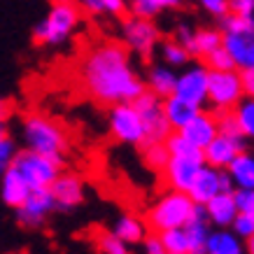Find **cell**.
I'll list each match as a JSON object with an SVG mask.
<instances>
[{
	"instance_id": "1",
	"label": "cell",
	"mask_w": 254,
	"mask_h": 254,
	"mask_svg": "<svg viewBox=\"0 0 254 254\" xmlns=\"http://www.w3.org/2000/svg\"><path fill=\"white\" fill-rule=\"evenodd\" d=\"M77 77L89 98L110 108L133 103L145 91L140 70L133 65L126 47L117 40H103L89 47L79 61Z\"/></svg>"
},
{
	"instance_id": "2",
	"label": "cell",
	"mask_w": 254,
	"mask_h": 254,
	"mask_svg": "<svg viewBox=\"0 0 254 254\" xmlns=\"http://www.w3.org/2000/svg\"><path fill=\"white\" fill-rule=\"evenodd\" d=\"M19 138L23 149L35 154L49 156L54 161L63 163L70 152V133L59 119L45 115V112H28L19 124Z\"/></svg>"
},
{
	"instance_id": "3",
	"label": "cell",
	"mask_w": 254,
	"mask_h": 254,
	"mask_svg": "<svg viewBox=\"0 0 254 254\" xmlns=\"http://www.w3.org/2000/svg\"><path fill=\"white\" fill-rule=\"evenodd\" d=\"M198 208L200 205H196L185 191L166 189L149 203V208L145 212V224L149 233L159 236V233L170 231V229H182L185 224L193 219Z\"/></svg>"
},
{
	"instance_id": "4",
	"label": "cell",
	"mask_w": 254,
	"mask_h": 254,
	"mask_svg": "<svg viewBox=\"0 0 254 254\" xmlns=\"http://www.w3.org/2000/svg\"><path fill=\"white\" fill-rule=\"evenodd\" d=\"M82 23V9L75 0H54L47 9L45 19L35 26L33 38L38 45L45 47H63Z\"/></svg>"
},
{
	"instance_id": "5",
	"label": "cell",
	"mask_w": 254,
	"mask_h": 254,
	"mask_svg": "<svg viewBox=\"0 0 254 254\" xmlns=\"http://www.w3.org/2000/svg\"><path fill=\"white\" fill-rule=\"evenodd\" d=\"M9 166L23 177V182L28 185L31 191H35V189H49L63 168V163L54 161L49 156L28 152V149H19Z\"/></svg>"
},
{
	"instance_id": "6",
	"label": "cell",
	"mask_w": 254,
	"mask_h": 254,
	"mask_svg": "<svg viewBox=\"0 0 254 254\" xmlns=\"http://www.w3.org/2000/svg\"><path fill=\"white\" fill-rule=\"evenodd\" d=\"M133 108H135L140 122H142V133H145V142H142V147L161 145L163 140L173 133L170 131V126H168V122H166V117H163L161 98H156L154 93L142 91L138 98L133 100Z\"/></svg>"
},
{
	"instance_id": "7",
	"label": "cell",
	"mask_w": 254,
	"mask_h": 254,
	"mask_svg": "<svg viewBox=\"0 0 254 254\" xmlns=\"http://www.w3.org/2000/svg\"><path fill=\"white\" fill-rule=\"evenodd\" d=\"M243 98H247L240 84L238 70L229 72H210L208 70V103L217 112H231Z\"/></svg>"
},
{
	"instance_id": "8",
	"label": "cell",
	"mask_w": 254,
	"mask_h": 254,
	"mask_svg": "<svg viewBox=\"0 0 254 254\" xmlns=\"http://www.w3.org/2000/svg\"><path fill=\"white\" fill-rule=\"evenodd\" d=\"M161 42V31L154 23V19H140V16H128L122 23V45L126 47L128 54H138L142 59L152 56L156 45Z\"/></svg>"
},
{
	"instance_id": "9",
	"label": "cell",
	"mask_w": 254,
	"mask_h": 254,
	"mask_svg": "<svg viewBox=\"0 0 254 254\" xmlns=\"http://www.w3.org/2000/svg\"><path fill=\"white\" fill-rule=\"evenodd\" d=\"M108 131H110V135H112L117 142H122V145L142 147V142H145L142 122H140L133 103H119V105H112V108H110Z\"/></svg>"
},
{
	"instance_id": "10",
	"label": "cell",
	"mask_w": 254,
	"mask_h": 254,
	"mask_svg": "<svg viewBox=\"0 0 254 254\" xmlns=\"http://www.w3.org/2000/svg\"><path fill=\"white\" fill-rule=\"evenodd\" d=\"M233 191V185L229 175H226V170H219V168H212V166H200V170L196 173L193 177L191 187L187 189V196L196 203V205H205L208 200H212L215 196L219 193H229Z\"/></svg>"
},
{
	"instance_id": "11",
	"label": "cell",
	"mask_w": 254,
	"mask_h": 254,
	"mask_svg": "<svg viewBox=\"0 0 254 254\" xmlns=\"http://www.w3.org/2000/svg\"><path fill=\"white\" fill-rule=\"evenodd\" d=\"M173 96L189 100L198 108H205V103H208V68L203 63H189L185 68H180Z\"/></svg>"
},
{
	"instance_id": "12",
	"label": "cell",
	"mask_w": 254,
	"mask_h": 254,
	"mask_svg": "<svg viewBox=\"0 0 254 254\" xmlns=\"http://www.w3.org/2000/svg\"><path fill=\"white\" fill-rule=\"evenodd\" d=\"M49 193H52V200H54L56 210L72 212V210H77L86 198L84 177L77 175V173H65V170H61L59 177H56L54 182H52V187H49Z\"/></svg>"
},
{
	"instance_id": "13",
	"label": "cell",
	"mask_w": 254,
	"mask_h": 254,
	"mask_svg": "<svg viewBox=\"0 0 254 254\" xmlns=\"http://www.w3.org/2000/svg\"><path fill=\"white\" fill-rule=\"evenodd\" d=\"M14 212H16V222L21 224L23 229H42L49 222V217L56 212V208L49 189H35V191L26 196V200Z\"/></svg>"
},
{
	"instance_id": "14",
	"label": "cell",
	"mask_w": 254,
	"mask_h": 254,
	"mask_svg": "<svg viewBox=\"0 0 254 254\" xmlns=\"http://www.w3.org/2000/svg\"><path fill=\"white\" fill-rule=\"evenodd\" d=\"M245 138L243 135H231V133H217L210 140V145L203 149V163L212 166V168L226 170V166L240 154L245 152Z\"/></svg>"
},
{
	"instance_id": "15",
	"label": "cell",
	"mask_w": 254,
	"mask_h": 254,
	"mask_svg": "<svg viewBox=\"0 0 254 254\" xmlns=\"http://www.w3.org/2000/svg\"><path fill=\"white\" fill-rule=\"evenodd\" d=\"M203 166V154H196V156H168L166 166L161 168L163 173V180L168 189L173 191H185L191 187L193 177L196 173L200 170Z\"/></svg>"
},
{
	"instance_id": "16",
	"label": "cell",
	"mask_w": 254,
	"mask_h": 254,
	"mask_svg": "<svg viewBox=\"0 0 254 254\" xmlns=\"http://www.w3.org/2000/svg\"><path fill=\"white\" fill-rule=\"evenodd\" d=\"M222 49L229 54L236 70L254 68V35L252 33H222Z\"/></svg>"
},
{
	"instance_id": "17",
	"label": "cell",
	"mask_w": 254,
	"mask_h": 254,
	"mask_svg": "<svg viewBox=\"0 0 254 254\" xmlns=\"http://www.w3.org/2000/svg\"><path fill=\"white\" fill-rule=\"evenodd\" d=\"M175 133H180V135H182L189 145H193L196 149H200V152H203V149L210 145V140L219 133V131H217V117H215V112H205V110H200L198 115L193 117V119L187 124L182 131H175Z\"/></svg>"
},
{
	"instance_id": "18",
	"label": "cell",
	"mask_w": 254,
	"mask_h": 254,
	"mask_svg": "<svg viewBox=\"0 0 254 254\" xmlns=\"http://www.w3.org/2000/svg\"><path fill=\"white\" fill-rule=\"evenodd\" d=\"M110 233H112L119 243L133 247V245H140V243L149 236V229H147V224H145V217L135 215V212H124V215H119L115 219Z\"/></svg>"
},
{
	"instance_id": "19",
	"label": "cell",
	"mask_w": 254,
	"mask_h": 254,
	"mask_svg": "<svg viewBox=\"0 0 254 254\" xmlns=\"http://www.w3.org/2000/svg\"><path fill=\"white\" fill-rule=\"evenodd\" d=\"M200 254H247V243L231 229H210Z\"/></svg>"
},
{
	"instance_id": "20",
	"label": "cell",
	"mask_w": 254,
	"mask_h": 254,
	"mask_svg": "<svg viewBox=\"0 0 254 254\" xmlns=\"http://www.w3.org/2000/svg\"><path fill=\"white\" fill-rule=\"evenodd\" d=\"M161 105H163V117H166V122H168L170 131H182L187 124L191 122L193 117L203 110V108H198V105L189 103V100L177 98V96H168V98H163Z\"/></svg>"
},
{
	"instance_id": "21",
	"label": "cell",
	"mask_w": 254,
	"mask_h": 254,
	"mask_svg": "<svg viewBox=\"0 0 254 254\" xmlns=\"http://www.w3.org/2000/svg\"><path fill=\"white\" fill-rule=\"evenodd\" d=\"M203 215H205L210 226H215V229H229L233 222V217L238 215V210L233 205L231 191L219 193V196H215L212 200H208V203L203 205Z\"/></svg>"
},
{
	"instance_id": "22",
	"label": "cell",
	"mask_w": 254,
	"mask_h": 254,
	"mask_svg": "<svg viewBox=\"0 0 254 254\" xmlns=\"http://www.w3.org/2000/svg\"><path fill=\"white\" fill-rule=\"evenodd\" d=\"M31 193V189H28V185L23 182V177L16 173L12 166H9L2 175H0V198H2V203L5 205H9V208H19L23 200H26V196Z\"/></svg>"
},
{
	"instance_id": "23",
	"label": "cell",
	"mask_w": 254,
	"mask_h": 254,
	"mask_svg": "<svg viewBox=\"0 0 254 254\" xmlns=\"http://www.w3.org/2000/svg\"><path fill=\"white\" fill-rule=\"evenodd\" d=\"M175 77H177V72L173 68L163 65V63H156V65L149 68L147 79H142L145 82V91L154 93L156 98H161V100L168 98L175 91Z\"/></svg>"
},
{
	"instance_id": "24",
	"label": "cell",
	"mask_w": 254,
	"mask_h": 254,
	"mask_svg": "<svg viewBox=\"0 0 254 254\" xmlns=\"http://www.w3.org/2000/svg\"><path fill=\"white\" fill-rule=\"evenodd\" d=\"M226 175L231 180L233 189H254V156L250 152H240L229 166Z\"/></svg>"
},
{
	"instance_id": "25",
	"label": "cell",
	"mask_w": 254,
	"mask_h": 254,
	"mask_svg": "<svg viewBox=\"0 0 254 254\" xmlns=\"http://www.w3.org/2000/svg\"><path fill=\"white\" fill-rule=\"evenodd\" d=\"M222 47V31L219 28H193L191 35V47H189V54L205 59L208 54H212L215 49Z\"/></svg>"
},
{
	"instance_id": "26",
	"label": "cell",
	"mask_w": 254,
	"mask_h": 254,
	"mask_svg": "<svg viewBox=\"0 0 254 254\" xmlns=\"http://www.w3.org/2000/svg\"><path fill=\"white\" fill-rule=\"evenodd\" d=\"M185 5V0H128L133 16L140 19H154L161 12H170V9H180Z\"/></svg>"
},
{
	"instance_id": "27",
	"label": "cell",
	"mask_w": 254,
	"mask_h": 254,
	"mask_svg": "<svg viewBox=\"0 0 254 254\" xmlns=\"http://www.w3.org/2000/svg\"><path fill=\"white\" fill-rule=\"evenodd\" d=\"M231 117H233V124H236V128H238V133L243 135V138H252L254 135V100L252 96H247V98H243L236 105V108L231 110Z\"/></svg>"
},
{
	"instance_id": "28",
	"label": "cell",
	"mask_w": 254,
	"mask_h": 254,
	"mask_svg": "<svg viewBox=\"0 0 254 254\" xmlns=\"http://www.w3.org/2000/svg\"><path fill=\"white\" fill-rule=\"evenodd\" d=\"M189 61H191V54H189L182 45H177L175 40L161 42V63L163 65H168V68H173V70H180V68H185V65H189Z\"/></svg>"
},
{
	"instance_id": "29",
	"label": "cell",
	"mask_w": 254,
	"mask_h": 254,
	"mask_svg": "<svg viewBox=\"0 0 254 254\" xmlns=\"http://www.w3.org/2000/svg\"><path fill=\"white\" fill-rule=\"evenodd\" d=\"M159 240H161L163 250L168 254H193L185 226H182V229H170V231L159 233Z\"/></svg>"
},
{
	"instance_id": "30",
	"label": "cell",
	"mask_w": 254,
	"mask_h": 254,
	"mask_svg": "<svg viewBox=\"0 0 254 254\" xmlns=\"http://www.w3.org/2000/svg\"><path fill=\"white\" fill-rule=\"evenodd\" d=\"M16 152H19V149H16L14 135L9 133L7 124H0V175L9 168V163H12Z\"/></svg>"
},
{
	"instance_id": "31",
	"label": "cell",
	"mask_w": 254,
	"mask_h": 254,
	"mask_svg": "<svg viewBox=\"0 0 254 254\" xmlns=\"http://www.w3.org/2000/svg\"><path fill=\"white\" fill-rule=\"evenodd\" d=\"M203 65L210 70V72H229V70H236V65H233V61L229 59V54L224 52L222 47L219 49H215L212 54H208L205 59H203Z\"/></svg>"
},
{
	"instance_id": "32",
	"label": "cell",
	"mask_w": 254,
	"mask_h": 254,
	"mask_svg": "<svg viewBox=\"0 0 254 254\" xmlns=\"http://www.w3.org/2000/svg\"><path fill=\"white\" fill-rule=\"evenodd\" d=\"M222 23V33H252L254 35V19H243L236 14H226L224 19H219Z\"/></svg>"
},
{
	"instance_id": "33",
	"label": "cell",
	"mask_w": 254,
	"mask_h": 254,
	"mask_svg": "<svg viewBox=\"0 0 254 254\" xmlns=\"http://www.w3.org/2000/svg\"><path fill=\"white\" fill-rule=\"evenodd\" d=\"M142 156H145V163L149 166L152 170H161L168 161V152H166V147L161 145H147L142 147Z\"/></svg>"
},
{
	"instance_id": "34",
	"label": "cell",
	"mask_w": 254,
	"mask_h": 254,
	"mask_svg": "<svg viewBox=\"0 0 254 254\" xmlns=\"http://www.w3.org/2000/svg\"><path fill=\"white\" fill-rule=\"evenodd\" d=\"M98 254H133L131 247L119 243L110 231L98 236Z\"/></svg>"
},
{
	"instance_id": "35",
	"label": "cell",
	"mask_w": 254,
	"mask_h": 254,
	"mask_svg": "<svg viewBox=\"0 0 254 254\" xmlns=\"http://www.w3.org/2000/svg\"><path fill=\"white\" fill-rule=\"evenodd\" d=\"M236 236H238L240 240H252L254 238V215H236L233 217V222H231V226H229Z\"/></svg>"
},
{
	"instance_id": "36",
	"label": "cell",
	"mask_w": 254,
	"mask_h": 254,
	"mask_svg": "<svg viewBox=\"0 0 254 254\" xmlns=\"http://www.w3.org/2000/svg\"><path fill=\"white\" fill-rule=\"evenodd\" d=\"M231 198L240 215H254V189H233Z\"/></svg>"
},
{
	"instance_id": "37",
	"label": "cell",
	"mask_w": 254,
	"mask_h": 254,
	"mask_svg": "<svg viewBox=\"0 0 254 254\" xmlns=\"http://www.w3.org/2000/svg\"><path fill=\"white\" fill-rule=\"evenodd\" d=\"M196 2L205 14L215 16V19H224L229 14V0H196Z\"/></svg>"
},
{
	"instance_id": "38",
	"label": "cell",
	"mask_w": 254,
	"mask_h": 254,
	"mask_svg": "<svg viewBox=\"0 0 254 254\" xmlns=\"http://www.w3.org/2000/svg\"><path fill=\"white\" fill-rule=\"evenodd\" d=\"M229 14L252 19L254 16V0H229Z\"/></svg>"
},
{
	"instance_id": "39",
	"label": "cell",
	"mask_w": 254,
	"mask_h": 254,
	"mask_svg": "<svg viewBox=\"0 0 254 254\" xmlns=\"http://www.w3.org/2000/svg\"><path fill=\"white\" fill-rule=\"evenodd\" d=\"M140 254H168V252L163 250L159 236H156V233H149V236L140 243Z\"/></svg>"
},
{
	"instance_id": "40",
	"label": "cell",
	"mask_w": 254,
	"mask_h": 254,
	"mask_svg": "<svg viewBox=\"0 0 254 254\" xmlns=\"http://www.w3.org/2000/svg\"><path fill=\"white\" fill-rule=\"evenodd\" d=\"M103 14L108 16H124L126 9H128V2L126 0H103Z\"/></svg>"
},
{
	"instance_id": "41",
	"label": "cell",
	"mask_w": 254,
	"mask_h": 254,
	"mask_svg": "<svg viewBox=\"0 0 254 254\" xmlns=\"http://www.w3.org/2000/svg\"><path fill=\"white\" fill-rule=\"evenodd\" d=\"M191 35H193V28H191V26L180 23V26L175 28V38H173V40H175L177 45H182L187 52H189V47H191Z\"/></svg>"
},
{
	"instance_id": "42",
	"label": "cell",
	"mask_w": 254,
	"mask_h": 254,
	"mask_svg": "<svg viewBox=\"0 0 254 254\" xmlns=\"http://www.w3.org/2000/svg\"><path fill=\"white\" fill-rule=\"evenodd\" d=\"M77 2V7L82 9V12H86V14H91V16H100L103 14V0H75Z\"/></svg>"
},
{
	"instance_id": "43",
	"label": "cell",
	"mask_w": 254,
	"mask_h": 254,
	"mask_svg": "<svg viewBox=\"0 0 254 254\" xmlns=\"http://www.w3.org/2000/svg\"><path fill=\"white\" fill-rule=\"evenodd\" d=\"M238 75H240V84H243L245 96H252L254 93V68L252 70H238Z\"/></svg>"
},
{
	"instance_id": "44",
	"label": "cell",
	"mask_w": 254,
	"mask_h": 254,
	"mask_svg": "<svg viewBox=\"0 0 254 254\" xmlns=\"http://www.w3.org/2000/svg\"><path fill=\"white\" fill-rule=\"evenodd\" d=\"M0 124H7V103L0 98Z\"/></svg>"
},
{
	"instance_id": "45",
	"label": "cell",
	"mask_w": 254,
	"mask_h": 254,
	"mask_svg": "<svg viewBox=\"0 0 254 254\" xmlns=\"http://www.w3.org/2000/svg\"><path fill=\"white\" fill-rule=\"evenodd\" d=\"M9 254H23V252H9Z\"/></svg>"
}]
</instances>
